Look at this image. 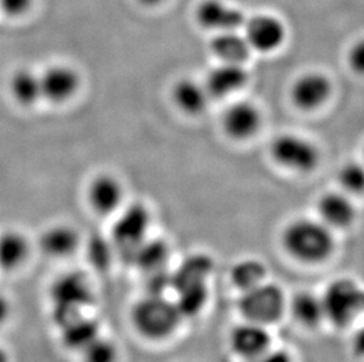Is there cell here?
<instances>
[{"label":"cell","mask_w":364,"mask_h":362,"mask_svg":"<svg viewBox=\"0 0 364 362\" xmlns=\"http://www.w3.org/2000/svg\"><path fill=\"white\" fill-rule=\"evenodd\" d=\"M282 245L299 263L317 265L329 259L335 250L331 229L311 219H299L283 231Z\"/></svg>","instance_id":"obj_1"},{"label":"cell","mask_w":364,"mask_h":362,"mask_svg":"<svg viewBox=\"0 0 364 362\" xmlns=\"http://www.w3.org/2000/svg\"><path fill=\"white\" fill-rule=\"evenodd\" d=\"M183 320L175 300L165 295L145 294L131 309V324L138 334L149 341L171 338Z\"/></svg>","instance_id":"obj_2"},{"label":"cell","mask_w":364,"mask_h":362,"mask_svg":"<svg viewBox=\"0 0 364 362\" xmlns=\"http://www.w3.org/2000/svg\"><path fill=\"white\" fill-rule=\"evenodd\" d=\"M52 320L59 328L70 320L84 314L92 305V285L86 275L73 270L57 278L50 288Z\"/></svg>","instance_id":"obj_3"},{"label":"cell","mask_w":364,"mask_h":362,"mask_svg":"<svg viewBox=\"0 0 364 362\" xmlns=\"http://www.w3.org/2000/svg\"><path fill=\"white\" fill-rule=\"evenodd\" d=\"M288 308V297L276 283L264 281L251 290L242 292L238 299V311L243 320L269 327L284 317Z\"/></svg>","instance_id":"obj_4"},{"label":"cell","mask_w":364,"mask_h":362,"mask_svg":"<svg viewBox=\"0 0 364 362\" xmlns=\"http://www.w3.org/2000/svg\"><path fill=\"white\" fill-rule=\"evenodd\" d=\"M326 322L337 328L351 325L364 309V290L350 278H338L321 295Z\"/></svg>","instance_id":"obj_5"},{"label":"cell","mask_w":364,"mask_h":362,"mask_svg":"<svg viewBox=\"0 0 364 362\" xmlns=\"http://www.w3.org/2000/svg\"><path fill=\"white\" fill-rule=\"evenodd\" d=\"M151 214L146 206L139 202L122 207L111 231V241L119 251L124 261L129 254L148 238Z\"/></svg>","instance_id":"obj_6"},{"label":"cell","mask_w":364,"mask_h":362,"mask_svg":"<svg viewBox=\"0 0 364 362\" xmlns=\"http://www.w3.org/2000/svg\"><path fill=\"white\" fill-rule=\"evenodd\" d=\"M272 154L279 164L296 172L313 171L320 160L316 146L294 134L277 138L272 143Z\"/></svg>","instance_id":"obj_7"},{"label":"cell","mask_w":364,"mask_h":362,"mask_svg":"<svg viewBox=\"0 0 364 362\" xmlns=\"http://www.w3.org/2000/svg\"><path fill=\"white\" fill-rule=\"evenodd\" d=\"M41 75V97L48 103L62 105L80 92L82 78L73 66L55 64L48 66Z\"/></svg>","instance_id":"obj_8"},{"label":"cell","mask_w":364,"mask_h":362,"mask_svg":"<svg viewBox=\"0 0 364 362\" xmlns=\"http://www.w3.org/2000/svg\"><path fill=\"white\" fill-rule=\"evenodd\" d=\"M85 194L90 209L100 216H107L118 213L123 207L125 192L117 177L100 173L90 180Z\"/></svg>","instance_id":"obj_9"},{"label":"cell","mask_w":364,"mask_h":362,"mask_svg":"<svg viewBox=\"0 0 364 362\" xmlns=\"http://www.w3.org/2000/svg\"><path fill=\"white\" fill-rule=\"evenodd\" d=\"M272 333L269 327L256 322L243 320L235 326L229 334L231 352L247 362L272 349Z\"/></svg>","instance_id":"obj_10"},{"label":"cell","mask_w":364,"mask_h":362,"mask_svg":"<svg viewBox=\"0 0 364 362\" xmlns=\"http://www.w3.org/2000/svg\"><path fill=\"white\" fill-rule=\"evenodd\" d=\"M245 35L251 50L259 52L275 51L285 39V28L282 21L272 16L263 14L245 21Z\"/></svg>","instance_id":"obj_11"},{"label":"cell","mask_w":364,"mask_h":362,"mask_svg":"<svg viewBox=\"0 0 364 362\" xmlns=\"http://www.w3.org/2000/svg\"><path fill=\"white\" fill-rule=\"evenodd\" d=\"M82 239L73 226L57 224L41 233L38 246L41 253L51 259H66L80 250Z\"/></svg>","instance_id":"obj_12"},{"label":"cell","mask_w":364,"mask_h":362,"mask_svg":"<svg viewBox=\"0 0 364 362\" xmlns=\"http://www.w3.org/2000/svg\"><path fill=\"white\" fill-rule=\"evenodd\" d=\"M197 19L204 28L220 32L237 31L245 24L243 12L220 0H205L197 10Z\"/></svg>","instance_id":"obj_13"},{"label":"cell","mask_w":364,"mask_h":362,"mask_svg":"<svg viewBox=\"0 0 364 362\" xmlns=\"http://www.w3.org/2000/svg\"><path fill=\"white\" fill-rule=\"evenodd\" d=\"M213 268V258L208 254L195 253L186 256L172 272V290L178 292L186 288L209 285Z\"/></svg>","instance_id":"obj_14"},{"label":"cell","mask_w":364,"mask_h":362,"mask_svg":"<svg viewBox=\"0 0 364 362\" xmlns=\"http://www.w3.org/2000/svg\"><path fill=\"white\" fill-rule=\"evenodd\" d=\"M331 93V82L321 73H308L292 86L294 103L302 109H315L326 103Z\"/></svg>","instance_id":"obj_15"},{"label":"cell","mask_w":364,"mask_h":362,"mask_svg":"<svg viewBox=\"0 0 364 362\" xmlns=\"http://www.w3.org/2000/svg\"><path fill=\"white\" fill-rule=\"evenodd\" d=\"M287 312L299 325L314 329L326 322L323 301L318 294L311 290H299L288 299Z\"/></svg>","instance_id":"obj_16"},{"label":"cell","mask_w":364,"mask_h":362,"mask_svg":"<svg viewBox=\"0 0 364 362\" xmlns=\"http://www.w3.org/2000/svg\"><path fill=\"white\" fill-rule=\"evenodd\" d=\"M261 114L254 104L241 102L228 109L224 114V130L235 139H247L257 132Z\"/></svg>","instance_id":"obj_17"},{"label":"cell","mask_w":364,"mask_h":362,"mask_svg":"<svg viewBox=\"0 0 364 362\" xmlns=\"http://www.w3.org/2000/svg\"><path fill=\"white\" fill-rule=\"evenodd\" d=\"M247 80V73L241 64L223 62L209 73L205 87L210 97L224 98L241 89Z\"/></svg>","instance_id":"obj_18"},{"label":"cell","mask_w":364,"mask_h":362,"mask_svg":"<svg viewBox=\"0 0 364 362\" xmlns=\"http://www.w3.org/2000/svg\"><path fill=\"white\" fill-rule=\"evenodd\" d=\"M31 243L24 233L7 229L0 233V270L14 272L28 261Z\"/></svg>","instance_id":"obj_19"},{"label":"cell","mask_w":364,"mask_h":362,"mask_svg":"<svg viewBox=\"0 0 364 362\" xmlns=\"http://www.w3.org/2000/svg\"><path fill=\"white\" fill-rule=\"evenodd\" d=\"M170 247L161 239H146L134 248L125 261L138 267L143 273L166 268Z\"/></svg>","instance_id":"obj_20"},{"label":"cell","mask_w":364,"mask_h":362,"mask_svg":"<svg viewBox=\"0 0 364 362\" xmlns=\"http://www.w3.org/2000/svg\"><path fill=\"white\" fill-rule=\"evenodd\" d=\"M9 93L19 106H35L43 99L41 75L25 67L16 70L9 79Z\"/></svg>","instance_id":"obj_21"},{"label":"cell","mask_w":364,"mask_h":362,"mask_svg":"<svg viewBox=\"0 0 364 362\" xmlns=\"http://www.w3.org/2000/svg\"><path fill=\"white\" fill-rule=\"evenodd\" d=\"M100 335V326L96 319L80 315L60 327V338L65 349L82 352Z\"/></svg>","instance_id":"obj_22"},{"label":"cell","mask_w":364,"mask_h":362,"mask_svg":"<svg viewBox=\"0 0 364 362\" xmlns=\"http://www.w3.org/2000/svg\"><path fill=\"white\" fill-rule=\"evenodd\" d=\"M321 218L330 229H346L354 221V205L350 200L338 193H329L321 198L318 202Z\"/></svg>","instance_id":"obj_23"},{"label":"cell","mask_w":364,"mask_h":362,"mask_svg":"<svg viewBox=\"0 0 364 362\" xmlns=\"http://www.w3.org/2000/svg\"><path fill=\"white\" fill-rule=\"evenodd\" d=\"M172 99L183 112L195 116L206 109L210 94L205 86L191 79H182L172 89Z\"/></svg>","instance_id":"obj_24"},{"label":"cell","mask_w":364,"mask_h":362,"mask_svg":"<svg viewBox=\"0 0 364 362\" xmlns=\"http://www.w3.org/2000/svg\"><path fill=\"white\" fill-rule=\"evenodd\" d=\"M213 53L223 62L243 64L250 55L251 48L247 38L237 31L220 32L211 41Z\"/></svg>","instance_id":"obj_25"},{"label":"cell","mask_w":364,"mask_h":362,"mask_svg":"<svg viewBox=\"0 0 364 362\" xmlns=\"http://www.w3.org/2000/svg\"><path fill=\"white\" fill-rule=\"evenodd\" d=\"M267 277L268 268L265 263L255 258H245L235 263L229 273L231 284L241 293L264 283Z\"/></svg>","instance_id":"obj_26"},{"label":"cell","mask_w":364,"mask_h":362,"mask_svg":"<svg viewBox=\"0 0 364 362\" xmlns=\"http://www.w3.org/2000/svg\"><path fill=\"white\" fill-rule=\"evenodd\" d=\"M209 285L176 292L175 302L183 319L195 318L205 309L209 301Z\"/></svg>","instance_id":"obj_27"},{"label":"cell","mask_w":364,"mask_h":362,"mask_svg":"<svg viewBox=\"0 0 364 362\" xmlns=\"http://www.w3.org/2000/svg\"><path fill=\"white\" fill-rule=\"evenodd\" d=\"M82 362H118L119 351L111 339L102 336L95 339L80 352Z\"/></svg>","instance_id":"obj_28"},{"label":"cell","mask_w":364,"mask_h":362,"mask_svg":"<svg viewBox=\"0 0 364 362\" xmlns=\"http://www.w3.org/2000/svg\"><path fill=\"white\" fill-rule=\"evenodd\" d=\"M114 247L112 241H107L103 236H93L90 238L86 245V254L91 266L98 270H107L112 263Z\"/></svg>","instance_id":"obj_29"},{"label":"cell","mask_w":364,"mask_h":362,"mask_svg":"<svg viewBox=\"0 0 364 362\" xmlns=\"http://www.w3.org/2000/svg\"><path fill=\"white\" fill-rule=\"evenodd\" d=\"M340 182L346 191L354 194L364 192V166L358 163H349L340 172Z\"/></svg>","instance_id":"obj_30"},{"label":"cell","mask_w":364,"mask_h":362,"mask_svg":"<svg viewBox=\"0 0 364 362\" xmlns=\"http://www.w3.org/2000/svg\"><path fill=\"white\" fill-rule=\"evenodd\" d=\"M144 275L145 294L165 295L168 290H172V272L168 268L149 272Z\"/></svg>","instance_id":"obj_31"},{"label":"cell","mask_w":364,"mask_h":362,"mask_svg":"<svg viewBox=\"0 0 364 362\" xmlns=\"http://www.w3.org/2000/svg\"><path fill=\"white\" fill-rule=\"evenodd\" d=\"M32 0H0V9L10 17H19L28 12Z\"/></svg>","instance_id":"obj_32"},{"label":"cell","mask_w":364,"mask_h":362,"mask_svg":"<svg viewBox=\"0 0 364 362\" xmlns=\"http://www.w3.org/2000/svg\"><path fill=\"white\" fill-rule=\"evenodd\" d=\"M349 65L355 72L364 75V39L355 43L349 52Z\"/></svg>","instance_id":"obj_33"},{"label":"cell","mask_w":364,"mask_h":362,"mask_svg":"<svg viewBox=\"0 0 364 362\" xmlns=\"http://www.w3.org/2000/svg\"><path fill=\"white\" fill-rule=\"evenodd\" d=\"M247 362H294L292 356L287 349H269L261 356L250 360Z\"/></svg>","instance_id":"obj_34"},{"label":"cell","mask_w":364,"mask_h":362,"mask_svg":"<svg viewBox=\"0 0 364 362\" xmlns=\"http://www.w3.org/2000/svg\"><path fill=\"white\" fill-rule=\"evenodd\" d=\"M351 349L358 358H364V326L355 331L351 340Z\"/></svg>","instance_id":"obj_35"},{"label":"cell","mask_w":364,"mask_h":362,"mask_svg":"<svg viewBox=\"0 0 364 362\" xmlns=\"http://www.w3.org/2000/svg\"><path fill=\"white\" fill-rule=\"evenodd\" d=\"M11 315V304L7 297L0 294V326L9 320Z\"/></svg>","instance_id":"obj_36"},{"label":"cell","mask_w":364,"mask_h":362,"mask_svg":"<svg viewBox=\"0 0 364 362\" xmlns=\"http://www.w3.org/2000/svg\"><path fill=\"white\" fill-rule=\"evenodd\" d=\"M0 362H11L9 353L3 347H0Z\"/></svg>","instance_id":"obj_37"},{"label":"cell","mask_w":364,"mask_h":362,"mask_svg":"<svg viewBox=\"0 0 364 362\" xmlns=\"http://www.w3.org/2000/svg\"><path fill=\"white\" fill-rule=\"evenodd\" d=\"M138 1L143 4V5H146V6H155V5L162 3L163 0H138Z\"/></svg>","instance_id":"obj_38"}]
</instances>
